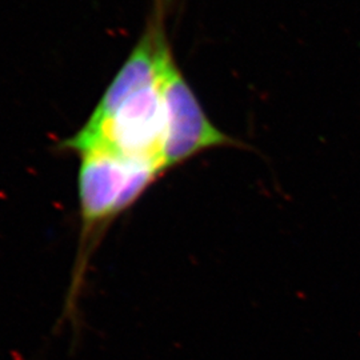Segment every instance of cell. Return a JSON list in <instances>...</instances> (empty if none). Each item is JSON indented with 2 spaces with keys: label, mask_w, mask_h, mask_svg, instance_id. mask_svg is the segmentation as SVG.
<instances>
[{
  "label": "cell",
  "mask_w": 360,
  "mask_h": 360,
  "mask_svg": "<svg viewBox=\"0 0 360 360\" xmlns=\"http://www.w3.org/2000/svg\"><path fill=\"white\" fill-rule=\"evenodd\" d=\"M79 206L82 240L99 231L116 218V205L129 174L138 162L105 148H92L79 154Z\"/></svg>",
  "instance_id": "cell-3"
},
{
  "label": "cell",
  "mask_w": 360,
  "mask_h": 360,
  "mask_svg": "<svg viewBox=\"0 0 360 360\" xmlns=\"http://www.w3.org/2000/svg\"><path fill=\"white\" fill-rule=\"evenodd\" d=\"M159 84L166 116L160 154L165 171L211 148H247L245 143L229 136L210 120L193 89L181 75L171 50L163 59Z\"/></svg>",
  "instance_id": "cell-2"
},
{
  "label": "cell",
  "mask_w": 360,
  "mask_h": 360,
  "mask_svg": "<svg viewBox=\"0 0 360 360\" xmlns=\"http://www.w3.org/2000/svg\"><path fill=\"white\" fill-rule=\"evenodd\" d=\"M168 50L171 49L159 18L147 27L142 39L101 98L86 126L94 127L103 123L132 95L155 84L160 77L162 63Z\"/></svg>",
  "instance_id": "cell-4"
},
{
  "label": "cell",
  "mask_w": 360,
  "mask_h": 360,
  "mask_svg": "<svg viewBox=\"0 0 360 360\" xmlns=\"http://www.w3.org/2000/svg\"><path fill=\"white\" fill-rule=\"evenodd\" d=\"M165 129V104L158 80L132 95L103 123L94 127L84 124L62 146L77 154L105 148L129 160H154L162 166Z\"/></svg>",
  "instance_id": "cell-1"
}]
</instances>
